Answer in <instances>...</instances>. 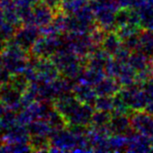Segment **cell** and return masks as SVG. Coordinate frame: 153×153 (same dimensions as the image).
Returning <instances> with one entry per match:
<instances>
[{
    "label": "cell",
    "mask_w": 153,
    "mask_h": 153,
    "mask_svg": "<svg viewBox=\"0 0 153 153\" xmlns=\"http://www.w3.org/2000/svg\"><path fill=\"white\" fill-rule=\"evenodd\" d=\"M133 130L148 137L153 136V115L146 111H134L130 116Z\"/></svg>",
    "instance_id": "1"
},
{
    "label": "cell",
    "mask_w": 153,
    "mask_h": 153,
    "mask_svg": "<svg viewBox=\"0 0 153 153\" xmlns=\"http://www.w3.org/2000/svg\"><path fill=\"white\" fill-rule=\"evenodd\" d=\"M151 146L152 143L150 137L133 131L128 135L126 151L129 152L151 151Z\"/></svg>",
    "instance_id": "2"
},
{
    "label": "cell",
    "mask_w": 153,
    "mask_h": 153,
    "mask_svg": "<svg viewBox=\"0 0 153 153\" xmlns=\"http://www.w3.org/2000/svg\"><path fill=\"white\" fill-rule=\"evenodd\" d=\"M128 64L134 69L137 73L148 69L153 66V60L142 52L140 51H133L128 59Z\"/></svg>",
    "instance_id": "3"
},
{
    "label": "cell",
    "mask_w": 153,
    "mask_h": 153,
    "mask_svg": "<svg viewBox=\"0 0 153 153\" xmlns=\"http://www.w3.org/2000/svg\"><path fill=\"white\" fill-rule=\"evenodd\" d=\"M138 10L140 25L143 30H153V5L144 3Z\"/></svg>",
    "instance_id": "4"
},
{
    "label": "cell",
    "mask_w": 153,
    "mask_h": 153,
    "mask_svg": "<svg viewBox=\"0 0 153 153\" xmlns=\"http://www.w3.org/2000/svg\"><path fill=\"white\" fill-rule=\"evenodd\" d=\"M139 51L153 60V30H143L140 32Z\"/></svg>",
    "instance_id": "5"
},
{
    "label": "cell",
    "mask_w": 153,
    "mask_h": 153,
    "mask_svg": "<svg viewBox=\"0 0 153 153\" xmlns=\"http://www.w3.org/2000/svg\"><path fill=\"white\" fill-rule=\"evenodd\" d=\"M144 111H147L148 114H150L153 115V97L150 98L149 102H148V104L146 105V108H144Z\"/></svg>",
    "instance_id": "6"
}]
</instances>
